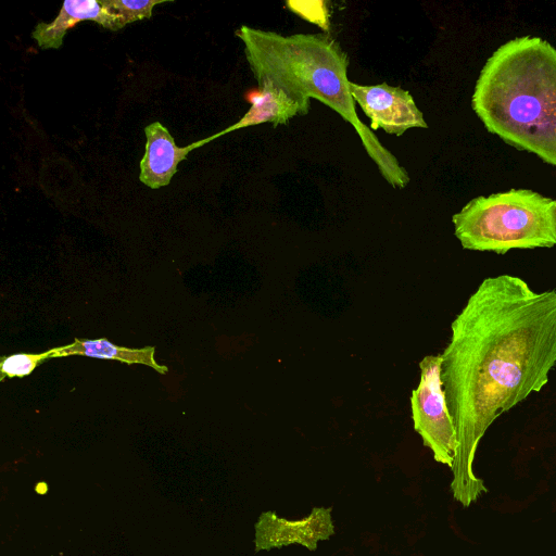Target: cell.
Masks as SVG:
<instances>
[{"label": "cell", "instance_id": "cell-4", "mask_svg": "<svg viewBox=\"0 0 556 556\" xmlns=\"http://www.w3.org/2000/svg\"><path fill=\"white\" fill-rule=\"evenodd\" d=\"M452 222L465 250L505 254L556 245V200L529 189L477 197Z\"/></svg>", "mask_w": 556, "mask_h": 556}, {"label": "cell", "instance_id": "cell-12", "mask_svg": "<svg viewBox=\"0 0 556 556\" xmlns=\"http://www.w3.org/2000/svg\"><path fill=\"white\" fill-rule=\"evenodd\" d=\"M102 4L114 14H117L123 28L128 23L150 18L155 5L168 2L167 0H101Z\"/></svg>", "mask_w": 556, "mask_h": 556}, {"label": "cell", "instance_id": "cell-5", "mask_svg": "<svg viewBox=\"0 0 556 556\" xmlns=\"http://www.w3.org/2000/svg\"><path fill=\"white\" fill-rule=\"evenodd\" d=\"M441 367V354L427 355L419 362L420 379L412 391L410 412L414 430L432 451L434 460L452 468L457 437L445 400Z\"/></svg>", "mask_w": 556, "mask_h": 556}, {"label": "cell", "instance_id": "cell-8", "mask_svg": "<svg viewBox=\"0 0 556 556\" xmlns=\"http://www.w3.org/2000/svg\"><path fill=\"white\" fill-rule=\"evenodd\" d=\"M144 134L147 143L140 161L139 179L146 186L159 189L170 182L177 172V165L198 147L195 142L184 148L178 147L168 129L160 122L148 125Z\"/></svg>", "mask_w": 556, "mask_h": 556}, {"label": "cell", "instance_id": "cell-2", "mask_svg": "<svg viewBox=\"0 0 556 556\" xmlns=\"http://www.w3.org/2000/svg\"><path fill=\"white\" fill-rule=\"evenodd\" d=\"M236 36L257 81H269L295 101L303 115L317 99L351 124L380 175L394 189L405 188L410 178L396 159L358 117L350 91L346 52L328 34L281 35L242 25Z\"/></svg>", "mask_w": 556, "mask_h": 556}, {"label": "cell", "instance_id": "cell-1", "mask_svg": "<svg viewBox=\"0 0 556 556\" xmlns=\"http://www.w3.org/2000/svg\"><path fill=\"white\" fill-rule=\"evenodd\" d=\"M441 358L457 437L451 490L468 507L488 492L472 469L480 440L556 366V290L535 291L510 274L484 278L452 321Z\"/></svg>", "mask_w": 556, "mask_h": 556}, {"label": "cell", "instance_id": "cell-3", "mask_svg": "<svg viewBox=\"0 0 556 556\" xmlns=\"http://www.w3.org/2000/svg\"><path fill=\"white\" fill-rule=\"evenodd\" d=\"M471 106L485 129L556 166V48L536 36L500 46L483 65Z\"/></svg>", "mask_w": 556, "mask_h": 556}, {"label": "cell", "instance_id": "cell-10", "mask_svg": "<svg viewBox=\"0 0 556 556\" xmlns=\"http://www.w3.org/2000/svg\"><path fill=\"white\" fill-rule=\"evenodd\" d=\"M260 90L250 98L251 106L235 124L224 130L197 141L198 148L228 132L270 123L274 127L288 124L295 116H303L300 105L269 81L258 84Z\"/></svg>", "mask_w": 556, "mask_h": 556}, {"label": "cell", "instance_id": "cell-11", "mask_svg": "<svg viewBox=\"0 0 556 556\" xmlns=\"http://www.w3.org/2000/svg\"><path fill=\"white\" fill-rule=\"evenodd\" d=\"M48 351L49 358L83 355L94 358L118 361L129 365H147L162 375H165L168 371L166 366L161 365L155 361L154 346L130 349L118 346L106 339L87 340L76 338L74 342L70 344L52 348Z\"/></svg>", "mask_w": 556, "mask_h": 556}, {"label": "cell", "instance_id": "cell-13", "mask_svg": "<svg viewBox=\"0 0 556 556\" xmlns=\"http://www.w3.org/2000/svg\"><path fill=\"white\" fill-rule=\"evenodd\" d=\"M47 359H49V351L39 354L17 353L2 356L0 359V380L26 377Z\"/></svg>", "mask_w": 556, "mask_h": 556}, {"label": "cell", "instance_id": "cell-9", "mask_svg": "<svg viewBox=\"0 0 556 556\" xmlns=\"http://www.w3.org/2000/svg\"><path fill=\"white\" fill-rule=\"evenodd\" d=\"M81 21H93L110 30L122 28L117 14L111 13L101 0H66L51 23L35 26L31 37L41 49H58L66 31Z\"/></svg>", "mask_w": 556, "mask_h": 556}, {"label": "cell", "instance_id": "cell-6", "mask_svg": "<svg viewBox=\"0 0 556 556\" xmlns=\"http://www.w3.org/2000/svg\"><path fill=\"white\" fill-rule=\"evenodd\" d=\"M350 91L355 103L370 119L371 130L382 129L400 137L410 128H428L413 96L400 86L350 81Z\"/></svg>", "mask_w": 556, "mask_h": 556}, {"label": "cell", "instance_id": "cell-14", "mask_svg": "<svg viewBox=\"0 0 556 556\" xmlns=\"http://www.w3.org/2000/svg\"><path fill=\"white\" fill-rule=\"evenodd\" d=\"M35 492L39 495H45L48 492V484L45 481H39L35 484Z\"/></svg>", "mask_w": 556, "mask_h": 556}, {"label": "cell", "instance_id": "cell-7", "mask_svg": "<svg viewBox=\"0 0 556 556\" xmlns=\"http://www.w3.org/2000/svg\"><path fill=\"white\" fill-rule=\"evenodd\" d=\"M334 534L331 508L314 507L311 514L295 521L279 518L275 511H264L255 523V551H269L294 543L315 551L319 541Z\"/></svg>", "mask_w": 556, "mask_h": 556}]
</instances>
